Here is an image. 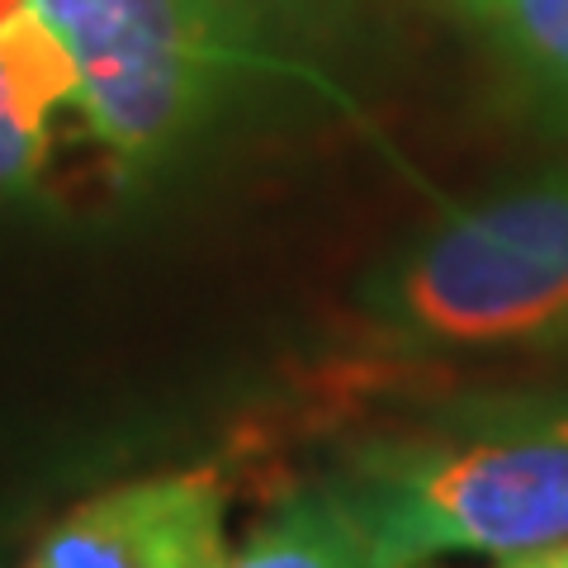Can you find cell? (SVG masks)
<instances>
[{
    "label": "cell",
    "instance_id": "obj_1",
    "mask_svg": "<svg viewBox=\"0 0 568 568\" xmlns=\"http://www.w3.org/2000/svg\"><path fill=\"white\" fill-rule=\"evenodd\" d=\"M361 308L413 351L568 346V171L497 190L426 227L369 271Z\"/></svg>",
    "mask_w": 568,
    "mask_h": 568
},
{
    "label": "cell",
    "instance_id": "obj_2",
    "mask_svg": "<svg viewBox=\"0 0 568 568\" xmlns=\"http://www.w3.org/2000/svg\"><path fill=\"white\" fill-rule=\"evenodd\" d=\"M375 440L327 497L369 568H426L440 555H526L568 540V440L545 432Z\"/></svg>",
    "mask_w": 568,
    "mask_h": 568
},
{
    "label": "cell",
    "instance_id": "obj_3",
    "mask_svg": "<svg viewBox=\"0 0 568 568\" xmlns=\"http://www.w3.org/2000/svg\"><path fill=\"white\" fill-rule=\"evenodd\" d=\"M77 62V100L129 171L175 162L246 67L242 0H29Z\"/></svg>",
    "mask_w": 568,
    "mask_h": 568
},
{
    "label": "cell",
    "instance_id": "obj_4",
    "mask_svg": "<svg viewBox=\"0 0 568 568\" xmlns=\"http://www.w3.org/2000/svg\"><path fill=\"white\" fill-rule=\"evenodd\" d=\"M223 511L213 469L133 478L71 507L29 568H209L223 555Z\"/></svg>",
    "mask_w": 568,
    "mask_h": 568
},
{
    "label": "cell",
    "instance_id": "obj_5",
    "mask_svg": "<svg viewBox=\"0 0 568 568\" xmlns=\"http://www.w3.org/2000/svg\"><path fill=\"white\" fill-rule=\"evenodd\" d=\"M77 85L67 43L33 6L0 24V200H20L43 175L48 119Z\"/></svg>",
    "mask_w": 568,
    "mask_h": 568
},
{
    "label": "cell",
    "instance_id": "obj_6",
    "mask_svg": "<svg viewBox=\"0 0 568 568\" xmlns=\"http://www.w3.org/2000/svg\"><path fill=\"white\" fill-rule=\"evenodd\" d=\"M526 110L568 133V0H446Z\"/></svg>",
    "mask_w": 568,
    "mask_h": 568
},
{
    "label": "cell",
    "instance_id": "obj_7",
    "mask_svg": "<svg viewBox=\"0 0 568 568\" xmlns=\"http://www.w3.org/2000/svg\"><path fill=\"white\" fill-rule=\"evenodd\" d=\"M209 568H369L346 517L323 497H294Z\"/></svg>",
    "mask_w": 568,
    "mask_h": 568
},
{
    "label": "cell",
    "instance_id": "obj_8",
    "mask_svg": "<svg viewBox=\"0 0 568 568\" xmlns=\"http://www.w3.org/2000/svg\"><path fill=\"white\" fill-rule=\"evenodd\" d=\"M484 422L511 426V432H545L568 440V398H511L484 407Z\"/></svg>",
    "mask_w": 568,
    "mask_h": 568
},
{
    "label": "cell",
    "instance_id": "obj_9",
    "mask_svg": "<svg viewBox=\"0 0 568 568\" xmlns=\"http://www.w3.org/2000/svg\"><path fill=\"white\" fill-rule=\"evenodd\" d=\"M497 568H568V540L545 545V549H526V555H507Z\"/></svg>",
    "mask_w": 568,
    "mask_h": 568
},
{
    "label": "cell",
    "instance_id": "obj_10",
    "mask_svg": "<svg viewBox=\"0 0 568 568\" xmlns=\"http://www.w3.org/2000/svg\"><path fill=\"white\" fill-rule=\"evenodd\" d=\"M29 6V0H0V24H6V20H14V14H20Z\"/></svg>",
    "mask_w": 568,
    "mask_h": 568
}]
</instances>
